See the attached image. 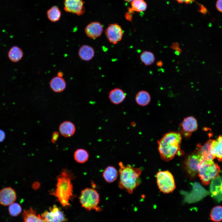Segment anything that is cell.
Listing matches in <instances>:
<instances>
[{"mask_svg":"<svg viewBox=\"0 0 222 222\" xmlns=\"http://www.w3.org/2000/svg\"><path fill=\"white\" fill-rule=\"evenodd\" d=\"M50 86L53 91L56 92H60L66 88V84L62 77L57 76L53 77L50 82Z\"/></svg>","mask_w":222,"mask_h":222,"instance_id":"d6986e66","label":"cell"},{"mask_svg":"<svg viewBox=\"0 0 222 222\" xmlns=\"http://www.w3.org/2000/svg\"><path fill=\"white\" fill-rule=\"evenodd\" d=\"M61 12L58 7L53 6L47 11V16L48 19L53 22L59 21L61 17Z\"/></svg>","mask_w":222,"mask_h":222,"instance_id":"4316f807","label":"cell"},{"mask_svg":"<svg viewBox=\"0 0 222 222\" xmlns=\"http://www.w3.org/2000/svg\"><path fill=\"white\" fill-rule=\"evenodd\" d=\"M216 6L217 10L220 12H222V0H218Z\"/></svg>","mask_w":222,"mask_h":222,"instance_id":"d6a6232c","label":"cell"},{"mask_svg":"<svg viewBox=\"0 0 222 222\" xmlns=\"http://www.w3.org/2000/svg\"><path fill=\"white\" fill-rule=\"evenodd\" d=\"M203 159V156L197 151L188 157L185 162V166L190 176L195 177L197 175L199 165Z\"/></svg>","mask_w":222,"mask_h":222,"instance_id":"52a82bcc","label":"cell"},{"mask_svg":"<svg viewBox=\"0 0 222 222\" xmlns=\"http://www.w3.org/2000/svg\"><path fill=\"white\" fill-rule=\"evenodd\" d=\"M212 139H210L204 145L199 144L197 146V151L203 156L204 159L213 160L214 158L210 151V145Z\"/></svg>","mask_w":222,"mask_h":222,"instance_id":"603a6c76","label":"cell"},{"mask_svg":"<svg viewBox=\"0 0 222 222\" xmlns=\"http://www.w3.org/2000/svg\"><path fill=\"white\" fill-rule=\"evenodd\" d=\"M210 194L217 201L222 200V177L220 176L212 180Z\"/></svg>","mask_w":222,"mask_h":222,"instance_id":"4fadbf2b","label":"cell"},{"mask_svg":"<svg viewBox=\"0 0 222 222\" xmlns=\"http://www.w3.org/2000/svg\"><path fill=\"white\" fill-rule=\"evenodd\" d=\"M210 216L211 220L214 222L222 221V206L217 205L213 207L211 210Z\"/></svg>","mask_w":222,"mask_h":222,"instance_id":"484cf974","label":"cell"},{"mask_svg":"<svg viewBox=\"0 0 222 222\" xmlns=\"http://www.w3.org/2000/svg\"><path fill=\"white\" fill-rule=\"evenodd\" d=\"M59 133L58 132L56 131L54 132L52 134L51 140V142L53 143H55L59 138Z\"/></svg>","mask_w":222,"mask_h":222,"instance_id":"4dcf8cb0","label":"cell"},{"mask_svg":"<svg viewBox=\"0 0 222 222\" xmlns=\"http://www.w3.org/2000/svg\"><path fill=\"white\" fill-rule=\"evenodd\" d=\"M220 168L213 160L203 159L198 166V174L203 184L208 185L212 179L219 176Z\"/></svg>","mask_w":222,"mask_h":222,"instance_id":"277c9868","label":"cell"},{"mask_svg":"<svg viewBox=\"0 0 222 222\" xmlns=\"http://www.w3.org/2000/svg\"><path fill=\"white\" fill-rule=\"evenodd\" d=\"M158 188L164 193L172 192L175 188V180L172 174L168 171H160L156 174Z\"/></svg>","mask_w":222,"mask_h":222,"instance_id":"8992f818","label":"cell"},{"mask_svg":"<svg viewBox=\"0 0 222 222\" xmlns=\"http://www.w3.org/2000/svg\"><path fill=\"white\" fill-rule=\"evenodd\" d=\"M103 31L102 24L98 22H92L85 27L84 32L88 37L93 39L100 37Z\"/></svg>","mask_w":222,"mask_h":222,"instance_id":"5bb4252c","label":"cell"},{"mask_svg":"<svg viewBox=\"0 0 222 222\" xmlns=\"http://www.w3.org/2000/svg\"><path fill=\"white\" fill-rule=\"evenodd\" d=\"M124 0L127 2H131L134 0Z\"/></svg>","mask_w":222,"mask_h":222,"instance_id":"60d3db41","label":"cell"},{"mask_svg":"<svg viewBox=\"0 0 222 222\" xmlns=\"http://www.w3.org/2000/svg\"><path fill=\"white\" fill-rule=\"evenodd\" d=\"M84 3L83 0H65L64 9L67 12L81 15L85 11Z\"/></svg>","mask_w":222,"mask_h":222,"instance_id":"30bf717a","label":"cell"},{"mask_svg":"<svg viewBox=\"0 0 222 222\" xmlns=\"http://www.w3.org/2000/svg\"><path fill=\"white\" fill-rule=\"evenodd\" d=\"M72 175L69 171L64 169L57 177L56 188L50 191V194L56 197L64 207L70 205L69 201L73 196L72 183Z\"/></svg>","mask_w":222,"mask_h":222,"instance_id":"3957f363","label":"cell"},{"mask_svg":"<svg viewBox=\"0 0 222 222\" xmlns=\"http://www.w3.org/2000/svg\"><path fill=\"white\" fill-rule=\"evenodd\" d=\"M23 216L24 222H46L41 215L37 214L35 210L31 208L24 210Z\"/></svg>","mask_w":222,"mask_h":222,"instance_id":"ffe728a7","label":"cell"},{"mask_svg":"<svg viewBox=\"0 0 222 222\" xmlns=\"http://www.w3.org/2000/svg\"><path fill=\"white\" fill-rule=\"evenodd\" d=\"M147 7L146 2L144 0H134L131 2V7L129 9L134 12H143Z\"/></svg>","mask_w":222,"mask_h":222,"instance_id":"83f0119b","label":"cell"},{"mask_svg":"<svg viewBox=\"0 0 222 222\" xmlns=\"http://www.w3.org/2000/svg\"><path fill=\"white\" fill-rule=\"evenodd\" d=\"M74 157L77 162L83 163L85 162L88 160L89 155L86 150L83 149H78L75 152Z\"/></svg>","mask_w":222,"mask_h":222,"instance_id":"d4e9b609","label":"cell"},{"mask_svg":"<svg viewBox=\"0 0 222 222\" xmlns=\"http://www.w3.org/2000/svg\"><path fill=\"white\" fill-rule=\"evenodd\" d=\"M171 48L176 51L179 48V44L177 42L174 43L171 46Z\"/></svg>","mask_w":222,"mask_h":222,"instance_id":"d590c367","label":"cell"},{"mask_svg":"<svg viewBox=\"0 0 222 222\" xmlns=\"http://www.w3.org/2000/svg\"><path fill=\"white\" fill-rule=\"evenodd\" d=\"M39 183L38 182H35L33 183L32 187L34 189H37L39 187Z\"/></svg>","mask_w":222,"mask_h":222,"instance_id":"8d00e7d4","label":"cell"},{"mask_svg":"<svg viewBox=\"0 0 222 222\" xmlns=\"http://www.w3.org/2000/svg\"><path fill=\"white\" fill-rule=\"evenodd\" d=\"M156 65L157 66L161 67L163 65V63L162 60H159L156 63Z\"/></svg>","mask_w":222,"mask_h":222,"instance_id":"74e56055","label":"cell"},{"mask_svg":"<svg viewBox=\"0 0 222 222\" xmlns=\"http://www.w3.org/2000/svg\"><path fill=\"white\" fill-rule=\"evenodd\" d=\"M22 208L18 203H13L9 205L8 211L10 214L13 216H16L22 212Z\"/></svg>","mask_w":222,"mask_h":222,"instance_id":"f546056e","label":"cell"},{"mask_svg":"<svg viewBox=\"0 0 222 222\" xmlns=\"http://www.w3.org/2000/svg\"><path fill=\"white\" fill-rule=\"evenodd\" d=\"M105 34L109 42L116 44L122 39L123 31L120 25L114 23L108 26L105 31Z\"/></svg>","mask_w":222,"mask_h":222,"instance_id":"ba28073f","label":"cell"},{"mask_svg":"<svg viewBox=\"0 0 222 222\" xmlns=\"http://www.w3.org/2000/svg\"><path fill=\"white\" fill-rule=\"evenodd\" d=\"M126 94L121 88H116L112 89L109 92L108 97L113 104L118 105L121 104L125 100Z\"/></svg>","mask_w":222,"mask_h":222,"instance_id":"2e32d148","label":"cell"},{"mask_svg":"<svg viewBox=\"0 0 222 222\" xmlns=\"http://www.w3.org/2000/svg\"><path fill=\"white\" fill-rule=\"evenodd\" d=\"M46 222H64L66 220L63 212L56 205L50 208L49 211H46L41 215Z\"/></svg>","mask_w":222,"mask_h":222,"instance_id":"9c48e42d","label":"cell"},{"mask_svg":"<svg viewBox=\"0 0 222 222\" xmlns=\"http://www.w3.org/2000/svg\"><path fill=\"white\" fill-rule=\"evenodd\" d=\"M118 175L117 170L113 166H109L106 167L102 174L104 179L108 183L114 182L117 179Z\"/></svg>","mask_w":222,"mask_h":222,"instance_id":"44dd1931","label":"cell"},{"mask_svg":"<svg viewBox=\"0 0 222 222\" xmlns=\"http://www.w3.org/2000/svg\"><path fill=\"white\" fill-rule=\"evenodd\" d=\"M182 139L180 133L171 131L165 134L158 141V150L163 160L169 161L178 154Z\"/></svg>","mask_w":222,"mask_h":222,"instance_id":"6da1fadb","label":"cell"},{"mask_svg":"<svg viewBox=\"0 0 222 222\" xmlns=\"http://www.w3.org/2000/svg\"><path fill=\"white\" fill-rule=\"evenodd\" d=\"M197 120L193 116H188L185 118L180 125L181 131L186 137L190 136L191 134L196 131L198 129Z\"/></svg>","mask_w":222,"mask_h":222,"instance_id":"8fae6325","label":"cell"},{"mask_svg":"<svg viewBox=\"0 0 222 222\" xmlns=\"http://www.w3.org/2000/svg\"><path fill=\"white\" fill-rule=\"evenodd\" d=\"M135 101L138 105L144 106L147 105L151 100L150 96L147 91L142 90L138 92L135 97Z\"/></svg>","mask_w":222,"mask_h":222,"instance_id":"cb8c5ba5","label":"cell"},{"mask_svg":"<svg viewBox=\"0 0 222 222\" xmlns=\"http://www.w3.org/2000/svg\"><path fill=\"white\" fill-rule=\"evenodd\" d=\"M82 206L88 211L97 209L100 201L98 192L94 189L86 188L83 190L79 198Z\"/></svg>","mask_w":222,"mask_h":222,"instance_id":"5b68a950","label":"cell"},{"mask_svg":"<svg viewBox=\"0 0 222 222\" xmlns=\"http://www.w3.org/2000/svg\"><path fill=\"white\" fill-rule=\"evenodd\" d=\"M59 131L63 136L68 138L73 136L75 134L76 129L74 124L70 121H65L60 125Z\"/></svg>","mask_w":222,"mask_h":222,"instance_id":"e0dca14e","label":"cell"},{"mask_svg":"<svg viewBox=\"0 0 222 222\" xmlns=\"http://www.w3.org/2000/svg\"><path fill=\"white\" fill-rule=\"evenodd\" d=\"M78 54L81 60L88 61L93 58L95 55V51L92 47L88 45L84 44L80 47Z\"/></svg>","mask_w":222,"mask_h":222,"instance_id":"ac0fdd59","label":"cell"},{"mask_svg":"<svg viewBox=\"0 0 222 222\" xmlns=\"http://www.w3.org/2000/svg\"><path fill=\"white\" fill-rule=\"evenodd\" d=\"M64 73L61 71L57 73V76L60 77H62Z\"/></svg>","mask_w":222,"mask_h":222,"instance_id":"f35d334b","label":"cell"},{"mask_svg":"<svg viewBox=\"0 0 222 222\" xmlns=\"http://www.w3.org/2000/svg\"><path fill=\"white\" fill-rule=\"evenodd\" d=\"M131 126H134L135 125V123L134 122H132L131 123Z\"/></svg>","mask_w":222,"mask_h":222,"instance_id":"ab89813d","label":"cell"},{"mask_svg":"<svg viewBox=\"0 0 222 222\" xmlns=\"http://www.w3.org/2000/svg\"><path fill=\"white\" fill-rule=\"evenodd\" d=\"M178 2L186 4H189L194 1V0H175Z\"/></svg>","mask_w":222,"mask_h":222,"instance_id":"836d02e7","label":"cell"},{"mask_svg":"<svg viewBox=\"0 0 222 222\" xmlns=\"http://www.w3.org/2000/svg\"><path fill=\"white\" fill-rule=\"evenodd\" d=\"M133 13L128 11L125 13V17L126 20L132 22Z\"/></svg>","mask_w":222,"mask_h":222,"instance_id":"1f68e13d","label":"cell"},{"mask_svg":"<svg viewBox=\"0 0 222 222\" xmlns=\"http://www.w3.org/2000/svg\"><path fill=\"white\" fill-rule=\"evenodd\" d=\"M5 138V134L4 131L0 130V142H2Z\"/></svg>","mask_w":222,"mask_h":222,"instance_id":"e575fe53","label":"cell"},{"mask_svg":"<svg viewBox=\"0 0 222 222\" xmlns=\"http://www.w3.org/2000/svg\"><path fill=\"white\" fill-rule=\"evenodd\" d=\"M140 58L141 62L146 66L151 65L155 60L154 54L150 51H144L141 54Z\"/></svg>","mask_w":222,"mask_h":222,"instance_id":"f1b7e54d","label":"cell"},{"mask_svg":"<svg viewBox=\"0 0 222 222\" xmlns=\"http://www.w3.org/2000/svg\"><path fill=\"white\" fill-rule=\"evenodd\" d=\"M23 56V52L22 50L16 46L12 47L8 52V56L9 59L14 63L20 61Z\"/></svg>","mask_w":222,"mask_h":222,"instance_id":"7402d4cb","label":"cell"},{"mask_svg":"<svg viewBox=\"0 0 222 222\" xmlns=\"http://www.w3.org/2000/svg\"><path fill=\"white\" fill-rule=\"evenodd\" d=\"M119 165L118 186L121 189L131 194L141 183L140 176L141 170L129 164L125 166L121 162H119Z\"/></svg>","mask_w":222,"mask_h":222,"instance_id":"7a4b0ae2","label":"cell"},{"mask_svg":"<svg viewBox=\"0 0 222 222\" xmlns=\"http://www.w3.org/2000/svg\"><path fill=\"white\" fill-rule=\"evenodd\" d=\"M210 151L214 158H216L219 161L222 162V135L216 139H212Z\"/></svg>","mask_w":222,"mask_h":222,"instance_id":"9a60e30c","label":"cell"},{"mask_svg":"<svg viewBox=\"0 0 222 222\" xmlns=\"http://www.w3.org/2000/svg\"><path fill=\"white\" fill-rule=\"evenodd\" d=\"M16 193L10 187H4L0 190V204L9 206L14 203L16 199Z\"/></svg>","mask_w":222,"mask_h":222,"instance_id":"7c38bea8","label":"cell"}]
</instances>
